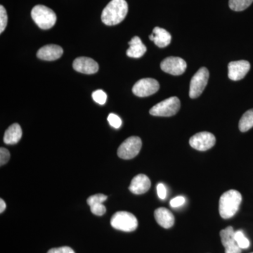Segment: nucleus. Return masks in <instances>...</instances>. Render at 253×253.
<instances>
[{
    "instance_id": "2",
    "label": "nucleus",
    "mask_w": 253,
    "mask_h": 253,
    "mask_svg": "<svg viewBox=\"0 0 253 253\" xmlns=\"http://www.w3.org/2000/svg\"><path fill=\"white\" fill-rule=\"evenodd\" d=\"M242 196L236 190H229L224 193L219 199V211L223 219H230L239 211Z\"/></svg>"
},
{
    "instance_id": "14",
    "label": "nucleus",
    "mask_w": 253,
    "mask_h": 253,
    "mask_svg": "<svg viewBox=\"0 0 253 253\" xmlns=\"http://www.w3.org/2000/svg\"><path fill=\"white\" fill-rule=\"evenodd\" d=\"M151 181L145 174H138L133 178L129 189L132 194L140 195L145 194L151 188Z\"/></svg>"
},
{
    "instance_id": "4",
    "label": "nucleus",
    "mask_w": 253,
    "mask_h": 253,
    "mask_svg": "<svg viewBox=\"0 0 253 253\" xmlns=\"http://www.w3.org/2000/svg\"><path fill=\"white\" fill-rule=\"evenodd\" d=\"M111 226L117 230L131 232L138 226L137 219L130 212L121 211L115 213L111 220Z\"/></svg>"
},
{
    "instance_id": "3",
    "label": "nucleus",
    "mask_w": 253,
    "mask_h": 253,
    "mask_svg": "<svg viewBox=\"0 0 253 253\" xmlns=\"http://www.w3.org/2000/svg\"><path fill=\"white\" fill-rule=\"evenodd\" d=\"M31 16L35 23L41 29H50L56 22L54 11L44 5H37L31 11Z\"/></svg>"
},
{
    "instance_id": "25",
    "label": "nucleus",
    "mask_w": 253,
    "mask_h": 253,
    "mask_svg": "<svg viewBox=\"0 0 253 253\" xmlns=\"http://www.w3.org/2000/svg\"><path fill=\"white\" fill-rule=\"evenodd\" d=\"M107 196H105L104 194H96L88 198V199L86 200V202H87V204L89 206L96 204H103V203H104V201L107 200Z\"/></svg>"
},
{
    "instance_id": "30",
    "label": "nucleus",
    "mask_w": 253,
    "mask_h": 253,
    "mask_svg": "<svg viewBox=\"0 0 253 253\" xmlns=\"http://www.w3.org/2000/svg\"><path fill=\"white\" fill-rule=\"evenodd\" d=\"M47 253H76L71 248L67 247V246H63V247L56 248L49 250Z\"/></svg>"
},
{
    "instance_id": "31",
    "label": "nucleus",
    "mask_w": 253,
    "mask_h": 253,
    "mask_svg": "<svg viewBox=\"0 0 253 253\" xmlns=\"http://www.w3.org/2000/svg\"><path fill=\"white\" fill-rule=\"evenodd\" d=\"M157 193L158 197L161 200L166 199L167 196V189L162 183H160L157 185Z\"/></svg>"
},
{
    "instance_id": "27",
    "label": "nucleus",
    "mask_w": 253,
    "mask_h": 253,
    "mask_svg": "<svg viewBox=\"0 0 253 253\" xmlns=\"http://www.w3.org/2000/svg\"><path fill=\"white\" fill-rule=\"evenodd\" d=\"M91 212L96 215L101 216L106 213V207L103 204H96L90 206Z\"/></svg>"
},
{
    "instance_id": "20",
    "label": "nucleus",
    "mask_w": 253,
    "mask_h": 253,
    "mask_svg": "<svg viewBox=\"0 0 253 253\" xmlns=\"http://www.w3.org/2000/svg\"><path fill=\"white\" fill-rule=\"evenodd\" d=\"M239 129L242 132L249 131L253 126V109L246 111L239 121Z\"/></svg>"
},
{
    "instance_id": "19",
    "label": "nucleus",
    "mask_w": 253,
    "mask_h": 253,
    "mask_svg": "<svg viewBox=\"0 0 253 253\" xmlns=\"http://www.w3.org/2000/svg\"><path fill=\"white\" fill-rule=\"evenodd\" d=\"M22 137V129L17 123L11 125L4 133V142L6 144H17Z\"/></svg>"
},
{
    "instance_id": "24",
    "label": "nucleus",
    "mask_w": 253,
    "mask_h": 253,
    "mask_svg": "<svg viewBox=\"0 0 253 253\" xmlns=\"http://www.w3.org/2000/svg\"><path fill=\"white\" fill-rule=\"evenodd\" d=\"M8 22V16L6 9L2 5L0 6V33H2L6 27Z\"/></svg>"
},
{
    "instance_id": "5",
    "label": "nucleus",
    "mask_w": 253,
    "mask_h": 253,
    "mask_svg": "<svg viewBox=\"0 0 253 253\" xmlns=\"http://www.w3.org/2000/svg\"><path fill=\"white\" fill-rule=\"evenodd\" d=\"M180 101L176 96L168 99L155 105L150 110V114L161 117H170L177 113L180 109Z\"/></svg>"
},
{
    "instance_id": "15",
    "label": "nucleus",
    "mask_w": 253,
    "mask_h": 253,
    "mask_svg": "<svg viewBox=\"0 0 253 253\" xmlns=\"http://www.w3.org/2000/svg\"><path fill=\"white\" fill-rule=\"evenodd\" d=\"M63 53V50L61 46L56 44H47L38 50L37 56L44 61H55L61 58Z\"/></svg>"
},
{
    "instance_id": "22",
    "label": "nucleus",
    "mask_w": 253,
    "mask_h": 253,
    "mask_svg": "<svg viewBox=\"0 0 253 253\" xmlns=\"http://www.w3.org/2000/svg\"><path fill=\"white\" fill-rule=\"evenodd\" d=\"M235 240L237 243L238 246L241 248V249H247L250 247V241L245 236L244 233L241 230L235 231Z\"/></svg>"
},
{
    "instance_id": "8",
    "label": "nucleus",
    "mask_w": 253,
    "mask_h": 253,
    "mask_svg": "<svg viewBox=\"0 0 253 253\" xmlns=\"http://www.w3.org/2000/svg\"><path fill=\"white\" fill-rule=\"evenodd\" d=\"M216 143L215 136L212 133L202 131L191 136L189 144L191 147L198 151H206L211 149Z\"/></svg>"
},
{
    "instance_id": "7",
    "label": "nucleus",
    "mask_w": 253,
    "mask_h": 253,
    "mask_svg": "<svg viewBox=\"0 0 253 253\" xmlns=\"http://www.w3.org/2000/svg\"><path fill=\"white\" fill-rule=\"evenodd\" d=\"M142 142L138 136H130L123 141L118 150V156L124 160L135 158L140 152Z\"/></svg>"
},
{
    "instance_id": "18",
    "label": "nucleus",
    "mask_w": 253,
    "mask_h": 253,
    "mask_svg": "<svg viewBox=\"0 0 253 253\" xmlns=\"http://www.w3.org/2000/svg\"><path fill=\"white\" fill-rule=\"evenodd\" d=\"M129 48L126 50V55L131 58H140L146 51V46L143 44L140 38L135 36L129 42Z\"/></svg>"
},
{
    "instance_id": "23",
    "label": "nucleus",
    "mask_w": 253,
    "mask_h": 253,
    "mask_svg": "<svg viewBox=\"0 0 253 253\" xmlns=\"http://www.w3.org/2000/svg\"><path fill=\"white\" fill-rule=\"evenodd\" d=\"M92 98L97 104L104 105L107 100V95L101 89H98L92 93Z\"/></svg>"
},
{
    "instance_id": "10",
    "label": "nucleus",
    "mask_w": 253,
    "mask_h": 253,
    "mask_svg": "<svg viewBox=\"0 0 253 253\" xmlns=\"http://www.w3.org/2000/svg\"><path fill=\"white\" fill-rule=\"evenodd\" d=\"M186 63L184 59L175 56H169L163 60L161 63V68L164 72L172 76H180L185 72Z\"/></svg>"
},
{
    "instance_id": "1",
    "label": "nucleus",
    "mask_w": 253,
    "mask_h": 253,
    "mask_svg": "<svg viewBox=\"0 0 253 253\" xmlns=\"http://www.w3.org/2000/svg\"><path fill=\"white\" fill-rule=\"evenodd\" d=\"M128 13V4L126 0H111L103 10L102 22L106 26H116L122 22Z\"/></svg>"
},
{
    "instance_id": "16",
    "label": "nucleus",
    "mask_w": 253,
    "mask_h": 253,
    "mask_svg": "<svg viewBox=\"0 0 253 253\" xmlns=\"http://www.w3.org/2000/svg\"><path fill=\"white\" fill-rule=\"evenodd\" d=\"M154 217L158 224L165 229H169L174 224V217L166 208H159L155 211Z\"/></svg>"
},
{
    "instance_id": "21",
    "label": "nucleus",
    "mask_w": 253,
    "mask_h": 253,
    "mask_svg": "<svg viewBox=\"0 0 253 253\" xmlns=\"http://www.w3.org/2000/svg\"><path fill=\"white\" fill-rule=\"evenodd\" d=\"M253 2V0H229V7L233 11H242L247 9Z\"/></svg>"
},
{
    "instance_id": "17",
    "label": "nucleus",
    "mask_w": 253,
    "mask_h": 253,
    "mask_svg": "<svg viewBox=\"0 0 253 253\" xmlns=\"http://www.w3.org/2000/svg\"><path fill=\"white\" fill-rule=\"evenodd\" d=\"M149 38L160 48H164L169 45L172 41L170 33L166 30L159 27L154 28L153 33L149 36Z\"/></svg>"
},
{
    "instance_id": "13",
    "label": "nucleus",
    "mask_w": 253,
    "mask_h": 253,
    "mask_svg": "<svg viewBox=\"0 0 253 253\" xmlns=\"http://www.w3.org/2000/svg\"><path fill=\"white\" fill-rule=\"evenodd\" d=\"M73 66L76 71L84 74H94L99 71V64L88 57L78 58L73 62Z\"/></svg>"
},
{
    "instance_id": "29",
    "label": "nucleus",
    "mask_w": 253,
    "mask_h": 253,
    "mask_svg": "<svg viewBox=\"0 0 253 253\" xmlns=\"http://www.w3.org/2000/svg\"><path fill=\"white\" fill-rule=\"evenodd\" d=\"M186 199L184 196H179L174 198L170 201V206L172 208H176L181 207L185 204Z\"/></svg>"
},
{
    "instance_id": "9",
    "label": "nucleus",
    "mask_w": 253,
    "mask_h": 253,
    "mask_svg": "<svg viewBox=\"0 0 253 253\" xmlns=\"http://www.w3.org/2000/svg\"><path fill=\"white\" fill-rule=\"evenodd\" d=\"M160 84L156 80L153 78H143L136 82L132 88V91L136 96L146 97L157 92Z\"/></svg>"
},
{
    "instance_id": "6",
    "label": "nucleus",
    "mask_w": 253,
    "mask_h": 253,
    "mask_svg": "<svg viewBox=\"0 0 253 253\" xmlns=\"http://www.w3.org/2000/svg\"><path fill=\"white\" fill-rule=\"evenodd\" d=\"M209 79V71L207 68L203 67L191 78L190 83L189 96L191 99L199 97L207 86Z\"/></svg>"
},
{
    "instance_id": "28",
    "label": "nucleus",
    "mask_w": 253,
    "mask_h": 253,
    "mask_svg": "<svg viewBox=\"0 0 253 253\" xmlns=\"http://www.w3.org/2000/svg\"><path fill=\"white\" fill-rule=\"evenodd\" d=\"M10 158L9 151L5 148L0 149V165L2 166L9 161Z\"/></svg>"
},
{
    "instance_id": "33",
    "label": "nucleus",
    "mask_w": 253,
    "mask_h": 253,
    "mask_svg": "<svg viewBox=\"0 0 253 253\" xmlns=\"http://www.w3.org/2000/svg\"></svg>"
},
{
    "instance_id": "26",
    "label": "nucleus",
    "mask_w": 253,
    "mask_h": 253,
    "mask_svg": "<svg viewBox=\"0 0 253 253\" xmlns=\"http://www.w3.org/2000/svg\"><path fill=\"white\" fill-rule=\"evenodd\" d=\"M108 121H109L110 126H113V128L116 129H119L122 126V120L119 116H117L114 113H111L108 116Z\"/></svg>"
},
{
    "instance_id": "12",
    "label": "nucleus",
    "mask_w": 253,
    "mask_h": 253,
    "mask_svg": "<svg viewBox=\"0 0 253 253\" xmlns=\"http://www.w3.org/2000/svg\"><path fill=\"white\" fill-rule=\"evenodd\" d=\"M234 236L235 231L232 226H228L220 231L221 244L225 248V253H241L242 249L238 246Z\"/></svg>"
},
{
    "instance_id": "11",
    "label": "nucleus",
    "mask_w": 253,
    "mask_h": 253,
    "mask_svg": "<svg viewBox=\"0 0 253 253\" xmlns=\"http://www.w3.org/2000/svg\"><path fill=\"white\" fill-rule=\"evenodd\" d=\"M228 76L231 81H238L242 80L251 69V64L248 61H231L228 66Z\"/></svg>"
},
{
    "instance_id": "32",
    "label": "nucleus",
    "mask_w": 253,
    "mask_h": 253,
    "mask_svg": "<svg viewBox=\"0 0 253 253\" xmlns=\"http://www.w3.org/2000/svg\"><path fill=\"white\" fill-rule=\"evenodd\" d=\"M6 209V204L3 199H0V212L2 213Z\"/></svg>"
}]
</instances>
